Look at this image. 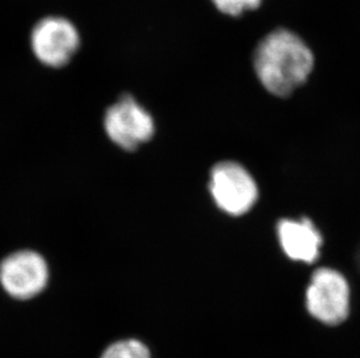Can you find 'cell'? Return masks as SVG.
Returning a JSON list of instances; mask_svg holds the SVG:
<instances>
[{
    "instance_id": "cell-1",
    "label": "cell",
    "mask_w": 360,
    "mask_h": 358,
    "mask_svg": "<svg viewBox=\"0 0 360 358\" xmlns=\"http://www.w3.org/2000/svg\"><path fill=\"white\" fill-rule=\"evenodd\" d=\"M314 63L313 51L288 29H276L266 35L253 55L255 72L262 86L281 98H287L306 83Z\"/></svg>"
},
{
    "instance_id": "cell-2",
    "label": "cell",
    "mask_w": 360,
    "mask_h": 358,
    "mask_svg": "<svg viewBox=\"0 0 360 358\" xmlns=\"http://www.w3.org/2000/svg\"><path fill=\"white\" fill-rule=\"evenodd\" d=\"M306 307L321 324H343L351 310V289L347 278L330 267L317 269L307 286Z\"/></svg>"
},
{
    "instance_id": "cell-3",
    "label": "cell",
    "mask_w": 360,
    "mask_h": 358,
    "mask_svg": "<svg viewBox=\"0 0 360 358\" xmlns=\"http://www.w3.org/2000/svg\"><path fill=\"white\" fill-rule=\"evenodd\" d=\"M103 122L108 138L126 152L148 142L155 133L153 117L129 95H122L106 110Z\"/></svg>"
},
{
    "instance_id": "cell-4",
    "label": "cell",
    "mask_w": 360,
    "mask_h": 358,
    "mask_svg": "<svg viewBox=\"0 0 360 358\" xmlns=\"http://www.w3.org/2000/svg\"><path fill=\"white\" fill-rule=\"evenodd\" d=\"M30 40L35 58L49 68H63L81 47V35L75 25L58 15L38 21Z\"/></svg>"
},
{
    "instance_id": "cell-5",
    "label": "cell",
    "mask_w": 360,
    "mask_h": 358,
    "mask_svg": "<svg viewBox=\"0 0 360 358\" xmlns=\"http://www.w3.org/2000/svg\"><path fill=\"white\" fill-rule=\"evenodd\" d=\"M210 192L214 203L230 216H243L258 200V186L239 163L221 162L211 170Z\"/></svg>"
},
{
    "instance_id": "cell-6",
    "label": "cell",
    "mask_w": 360,
    "mask_h": 358,
    "mask_svg": "<svg viewBox=\"0 0 360 358\" xmlns=\"http://www.w3.org/2000/svg\"><path fill=\"white\" fill-rule=\"evenodd\" d=\"M48 281L47 260L35 251H14L0 262V285L17 300L37 297L46 289Z\"/></svg>"
},
{
    "instance_id": "cell-7",
    "label": "cell",
    "mask_w": 360,
    "mask_h": 358,
    "mask_svg": "<svg viewBox=\"0 0 360 358\" xmlns=\"http://www.w3.org/2000/svg\"><path fill=\"white\" fill-rule=\"evenodd\" d=\"M276 230L282 251L290 260L310 264L320 256L322 235L311 220L308 218L297 221L282 219Z\"/></svg>"
},
{
    "instance_id": "cell-8",
    "label": "cell",
    "mask_w": 360,
    "mask_h": 358,
    "mask_svg": "<svg viewBox=\"0 0 360 358\" xmlns=\"http://www.w3.org/2000/svg\"><path fill=\"white\" fill-rule=\"evenodd\" d=\"M101 358H152L150 349L139 340H122L110 345Z\"/></svg>"
},
{
    "instance_id": "cell-9",
    "label": "cell",
    "mask_w": 360,
    "mask_h": 358,
    "mask_svg": "<svg viewBox=\"0 0 360 358\" xmlns=\"http://www.w3.org/2000/svg\"><path fill=\"white\" fill-rule=\"evenodd\" d=\"M221 13L230 17H239L248 11L255 10L260 6L262 0H211Z\"/></svg>"
},
{
    "instance_id": "cell-10",
    "label": "cell",
    "mask_w": 360,
    "mask_h": 358,
    "mask_svg": "<svg viewBox=\"0 0 360 358\" xmlns=\"http://www.w3.org/2000/svg\"><path fill=\"white\" fill-rule=\"evenodd\" d=\"M357 264H358V267H359V271H360V247H359V249H358V253H357Z\"/></svg>"
}]
</instances>
